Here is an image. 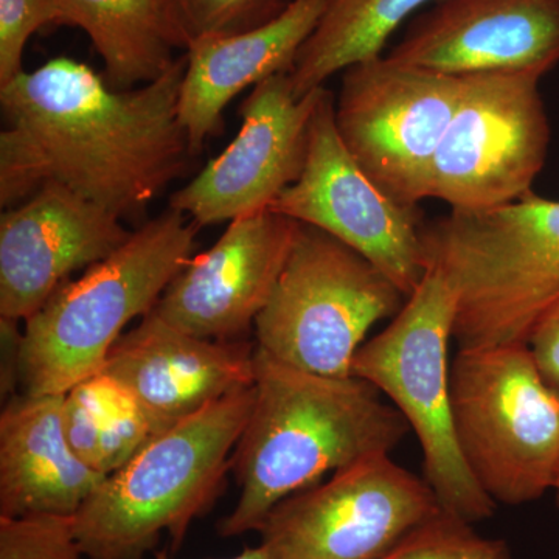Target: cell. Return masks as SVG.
<instances>
[{
  "label": "cell",
  "mask_w": 559,
  "mask_h": 559,
  "mask_svg": "<svg viewBox=\"0 0 559 559\" xmlns=\"http://www.w3.org/2000/svg\"><path fill=\"white\" fill-rule=\"evenodd\" d=\"M546 73L463 75L457 108L433 157L428 200L485 210L532 193L549 153L550 123L539 94Z\"/></svg>",
  "instance_id": "obj_9"
},
{
  "label": "cell",
  "mask_w": 559,
  "mask_h": 559,
  "mask_svg": "<svg viewBox=\"0 0 559 559\" xmlns=\"http://www.w3.org/2000/svg\"><path fill=\"white\" fill-rule=\"evenodd\" d=\"M293 0H164L178 49L212 35H234L275 20Z\"/></svg>",
  "instance_id": "obj_22"
},
{
  "label": "cell",
  "mask_w": 559,
  "mask_h": 559,
  "mask_svg": "<svg viewBox=\"0 0 559 559\" xmlns=\"http://www.w3.org/2000/svg\"><path fill=\"white\" fill-rule=\"evenodd\" d=\"M451 407L463 459L496 503L524 506L555 488L559 395L527 345L460 348Z\"/></svg>",
  "instance_id": "obj_7"
},
{
  "label": "cell",
  "mask_w": 559,
  "mask_h": 559,
  "mask_svg": "<svg viewBox=\"0 0 559 559\" xmlns=\"http://www.w3.org/2000/svg\"><path fill=\"white\" fill-rule=\"evenodd\" d=\"M323 87L297 98L289 73L257 84L241 103L238 134L186 187L170 194L168 209L200 227L270 209L304 171L312 114Z\"/></svg>",
  "instance_id": "obj_13"
},
{
  "label": "cell",
  "mask_w": 559,
  "mask_h": 559,
  "mask_svg": "<svg viewBox=\"0 0 559 559\" xmlns=\"http://www.w3.org/2000/svg\"><path fill=\"white\" fill-rule=\"evenodd\" d=\"M407 300L371 261L326 231L300 224L266 307L255 345L272 358L330 378L352 377L371 326Z\"/></svg>",
  "instance_id": "obj_8"
},
{
  "label": "cell",
  "mask_w": 559,
  "mask_h": 559,
  "mask_svg": "<svg viewBox=\"0 0 559 559\" xmlns=\"http://www.w3.org/2000/svg\"><path fill=\"white\" fill-rule=\"evenodd\" d=\"M200 226L167 209L108 259L55 290L16 341L14 366L31 395H62L102 373L128 323L154 311L193 257Z\"/></svg>",
  "instance_id": "obj_4"
},
{
  "label": "cell",
  "mask_w": 559,
  "mask_h": 559,
  "mask_svg": "<svg viewBox=\"0 0 559 559\" xmlns=\"http://www.w3.org/2000/svg\"><path fill=\"white\" fill-rule=\"evenodd\" d=\"M554 491H555V502H557V507H558V511H559V476H558L557 484H555Z\"/></svg>",
  "instance_id": "obj_29"
},
{
  "label": "cell",
  "mask_w": 559,
  "mask_h": 559,
  "mask_svg": "<svg viewBox=\"0 0 559 559\" xmlns=\"http://www.w3.org/2000/svg\"><path fill=\"white\" fill-rule=\"evenodd\" d=\"M300 224L272 210L230 221L212 248L191 257L154 312L191 336L241 341L266 307Z\"/></svg>",
  "instance_id": "obj_14"
},
{
  "label": "cell",
  "mask_w": 559,
  "mask_h": 559,
  "mask_svg": "<svg viewBox=\"0 0 559 559\" xmlns=\"http://www.w3.org/2000/svg\"><path fill=\"white\" fill-rule=\"evenodd\" d=\"M187 57L143 86L117 91L58 57L0 86V207L58 183L121 219L138 218L193 159L178 103Z\"/></svg>",
  "instance_id": "obj_1"
},
{
  "label": "cell",
  "mask_w": 559,
  "mask_h": 559,
  "mask_svg": "<svg viewBox=\"0 0 559 559\" xmlns=\"http://www.w3.org/2000/svg\"><path fill=\"white\" fill-rule=\"evenodd\" d=\"M102 428L100 403L90 378L66 393L64 432L70 450L98 473H102Z\"/></svg>",
  "instance_id": "obj_26"
},
{
  "label": "cell",
  "mask_w": 559,
  "mask_h": 559,
  "mask_svg": "<svg viewBox=\"0 0 559 559\" xmlns=\"http://www.w3.org/2000/svg\"><path fill=\"white\" fill-rule=\"evenodd\" d=\"M426 267L457 289L459 348L527 345L559 300V201L538 194L423 224Z\"/></svg>",
  "instance_id": "obj_5"
},
{
  "label": "cell",
  "mask_w": 559,
  "mask_h": 559,
  "mask_svg": "<svg viewBox=\"0 0 559 559\" xmlns=\"http://www.w3.org/2000/svg\"><path fill=\"white\" fill-rule=\"evenodd\" d=\"M441 510L428 481L378 452L282 500L260 547L271 559H381Z\"/></svg>",
  "instance_id": "obj_11"
},
{
  "label": "cell",
  "mask_w": 559,
  "mask_h": 559,
  "mask_svg": "<svg viewBox=\"0 0 559 559\" xmlns=\"http://www.w3.org/2000/svg\"><path fill=\"white\" fill-rule=\"evenodd\" d=\"M430 2L439 0H326L289 72L296 97L320 90L352 66L380 58L400 25Z\"/></svg>",
  "instance_id": "obj_21"
},
{
  "label": "cell",
  "mask_w": 559,
  "mask_h": 559,
  "mask_svg": "<svg viewBox=\"0 0 559 559\" xmlns=\"http://www.w3.org/2000/svg\"><path fill=\"white\" fill-rule=\"evenodd\" d=\"M527 347L544 381L559 395V300L540 316L530 334Z\"/></svg>",
  "instance_id": "obj_27"
},
{
  "label": "cell",
  "mask_w": 559,
  "mask_h": 559,
  "mask_svg": "<svg viewBox=\"0 0 559 559\" xmlns=\"http://www.w3.org/2000/svg\"><path fill=\"white\" fill-rule=\"evenodd\" d=\"M463 75L388 57L342 73L336 127L356 164L390 200L419 207L462 92Z\"/></svg>",
  "instance_id": "obj_10"
},
{
  "label": "cell",
  "mask_w": 559,
  "mask_h": 559,
  "mask_svg": "<svg viewBox=\"0 0 559 559\" xmlns=\"http://www.w3.org/2000/svg\"><path fill=\"white\" fill-rule=\"evenodd\" d=\"M381 559H513L506 540L484 538L469 522L441 510Z\"/></svg>",
  "instance_id": "obj_23"
},
{
  "label": "cell",
  "mask_w": 559,
  "mask_h": 559,
  "mask_svg": "<svg viewBox=\"0 0 559 559\" xmlns=\"http://www.w3.org/2000/svg\"><path fill=\"white\" fill-rule=\"evenodd\" d=\"M156 559H170L168 557V551H157ZM224 559H271L267 557L266 551L261 549V547H248L245 551H241L237 557L224 558Z\"/></svg>",
  "instance_id": "obj_28"
},
{
  "label": "cell",
  "mask_w": 559,
  "mask_h": 559,
  "mask_svg": "<svg viewBox=\"0 0 559 559\" xmlns=\"http://www.w3.org/2000/svg\"><path fill=\"white\" fill-rule=\"evenodd\" d=\"M64 396L22 395L0 414V518L75 516L106 474L70 450Z\"/></svg>",
  "instance_id": "obj_19"
},
{
  "label": "cell",
  "mask_w": 559,
  "mask_h": 559,
  "mask_svg": "<svg viewBox=\"0 0 559 559\" xmlns=\"http://www.w3.org/2000/svg\"><path fill=\"white\" fill-rule=\"evenodd\" d=\"M267 210L355 249L406 297L425 277L421 210L390 200L356 164L337 131L336 98L326 87L312 114L304 171Z\"/></svg>",
  "instance_id": "obj_12"
},
{
  "label": "cell",
  "mask_w": 559,
  "mask_h": 559,
  "mask_svg": "<svg viewBox=\"0 0 559 559\" xmlns=\"http://www.w3.org/2000/svg\"><path fill=\"white\" fill-rule=\"evenodd\" d=\"M253 355L255 344L191 336L153 311L121 334L102 373L130 393L156 437L253 385Z\"/></svg>",
  "instance_id": "obj_16"
},
{
  "label": "cell",
  "mask_w": 559,
  "mask_h": 559,
  "mask_svg": "<svg viewBox=\"0 0 559 559\" xmlns=\"http://www.w3.org/2000/svg\"><path fill=\"white\" fill-rule=\"evenodd\" d=\"M0 559H87L73 516L0 518Z\"/></svg>",
  "instance_id": "obj_24"
},
{
  "label": "cell",
  "mask_w": 559,
  "mask_h": 559,
  "mask_svg": "<svg viewBox=\"0 0 559 559\" xmlns=\"http://www.w3.org/2000/svg\"><path fill=\"white\" fill-rule=\"evenodd\" d=\"M326 0H293L280 16L234 35L193 40L186 49L178 112L193 156L224 130V110L249 86L289 73L318 27Z\"/></svg>",
  "instance_id": "obj_18"
},
{
  "label": "cell",
  "mask_w": 559,
  "mask_h": 559,
  "mask_svg": "<svg viewBox=\"0 0 559 559\" xmlns=\"http://www.w3.org/2000/svg\"><path fill=\"white\" fill-rule=\"evenodd\" d=\"M388 58L450 75L550 72L559 62V0H439Z\"/></svg>",
  "instance_id": "obj_17"
},
{
  "label": "cell",
  "mask_w": 559,
  "mask_h": 559,
  "mask_svg": "<svg viewBox=\"0 0 559 559\" xmlns=\"http://www.w3.org/2000/svg\"><path fill=\"white\" fill-rule=\"evenodd\" d=\"M248 423L230 459L240 498L216 525L221 538L260 532L282 500L411 432L380 390L358 377L330 378L286 366L257 347Z\"/></svg>",
  "instance_id": "obj_2"
},
{
  "label": "cell",
  "mask_w": 559,
  "mask_h": 559,
  "mask_svg": "<svg viewBox=\"0 0 559 559\" xmlns=\"http://www.w3.org/2000/svg\"><path fill=\"white\" fill-rule=\"evenodd\" d=\"M123 219L66 187L47 183L0 215V316L25 322L73 272L130 240Z\"/></svg>",
  "instance_id": "obj_15"
},
{
  "label": "cell",
  "mask_w": 559,
  "mask_h": 559,
  "mask_svg": "<svg viewBox=\"0 0 559 559\" xmlns=\"http://www.w3.org/2000/svg\"><path fill=\"white\" fill-rule=\"evenodd\" d=\"M457 299L450 280L426 267L393 322L358 349L352 374L389 396L409 423L425 457L426 481L441 509L474 524L491 518L496 502L474 479L452 421L448 352Z\"/></svg>",
  "instance_id": "obj_6"
},
{
  "label": "cell",
  "mask_w": 559,
  "mask_h": 559,
  "mask_svg": "<svg viewBox=\"0 0 559 559\" xmlns=\"http://www.w3.org/2000/svg\"><path fill=\"white\" fill-rule=\"evenodd\" d=\"M61 24L86 33L112 90L159 79L178 49L164 0H57Z\"/></svg>",
  "instance_id": "obj_20"
},
{
  "label": "cell",
  "mask_w": 559,
  "mask_h": 559,
  "mask_svg": "<svg viewBox=\"0 0 559 559\" xmlns=\"http://www.w3.org/2000/svg\"><path fill=\"white\" fill-rule=\"evenodd\" d=\"M49 24H61L57 0H0V86L24 72L28 39Z\"/></svg>",
  "instance_id": "obj_25"
},
{
  "label": "cell",
  "mask_w": 559,
  "mask_h": 559,
  "mask_svg": "<svg viewBox=\"0 0 559 559\" xmlns=\"http://www.w3.org/2000/svg\"><path fill=\"white\" fill-rule=\"evenodd\" d=\"M253 395L250 385L210 404L108 474L73 516L86 558L145 559L164 535L178 551L223 491Z\"/></svg>",
  "instance_id": "obj_3"
}]
</instances>
